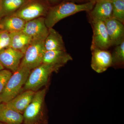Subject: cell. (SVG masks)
Returning a JSON list of instances; mask_svg holds the SVG:
<instances>
[{
    "mask_svg": "<svg viewBox=\"0 0 124 124\" xmlns=\"http://www.w3.org/2000/svg\"><path fill=\"white\" fill-rule=\"evenodd\" d=\"M95 3L90 1L84 4H77L73 2L64 1L50 6L45 17V24L48 28H52L64 18L81 11H91Z\"/></svg>",
    "mask_w": 124,
    "mask_h": 124,
    "instance_id": "6da1fadb",
    "label": "cell"
},
{
    "mask_svg": "<svg viewBox=\"0 0 124 124\" xmlns=\"http://www.w3.org/2000/svg\"><path fill=\"white\" fill-rule=\"evenodd\" d=\"M46 93V89L35 92L31 101L23 114V124H48L44 106Z\"/></svg>",
    "mask_w": 124,
    "mask_h": 124,
    "instance_id": "7a4b0ae2",
    "label": "cell"
},
{
    "mask_svg": "<svg viewBox=\"0 0 124 124\" xmlns=\"http://www.w3.org/2000/svg\"><path fill=\"white\" fill-rule=\"evenodd\" d=\"M31 70L19 66L13 73L0 95V103H6L20 93L28 78Z\"/></svg>",
    "mask_w": 124,
    "mask_h": 124,
    "instance_id": "3957f363",
    "label": "cell"
},
{
    "mask_svg": "<svg viewBox=\"0 0 124 124\" xmlns=\"http://www.w3.org/2000/svg\"><path fill=\"white\" fill-rule=\"evenodd\" d=\"M59 68L51 64L42 63L31 72L24 85L25 90L36 92L47 84L51 73Z\"/></svg>",
    "mask_w": 124,
    "mask_h": 124,
    "instance_id": "277c9868",
    "label": "cell"
},
{
    "mask_svg": "<svg viewBox=\"0 0 124 124\" xmlns=\"http://www.w3.org/2000/svg\"><path fill=\"white\" fill-rule=\"evenodd\" d=\"M50 6L46 0H29L13 15L27 22L40 17H45Z\"/></svg>",
    "mask_w": 124,
    "mask_h": 124,
    "instance_id": "5b68a950",
    "label": "cell"
},
{
    "mask_svg": "<svg viewBox=\"0 0 124 124\" xmlns=\"http://www.w3.org/2000/svg\"><path fill=\"white\" fill-rule=\"evenodd\" d=\"M46 50L44 41L33 40L25 51L20 66L31 70L42 63L43 56Z\"/></svg>",
    "mask_w": 124,
    "mask_h": 124,
    "instance_id": "8992f818",
    "label": "cell"
},
{
    "mask_svg": "<svg viewBox=\"0 0 124 124\" xmlns=\"http://www.w3.org/2000/svg\"><path fill=\"white\" fill-rule=\"evenodd\" d=\"M93 35L91 49H95L107 50L111 46L110 41L103 21L91 20Z\"/></svg>",
    "mask_w": 124,
    "mask_h": 124,
    "instance_id": "52a82bcc",
    "label": "cell"
},
{
    "mask_svg": "<svg viewBox=\"0 0 124 124\" xmlns=\"http://www.w3.org/2000/svg\"><path fill=\"white\" fill-rule=\"evenodd\" d=\"M22 31L32 40L44 41L48 33L49 28L45 24V17H40L26 22Z\"/></svg>",
    "mask_w": 124,
    "mask_h": 124,
    "instance_id": "ba28073f",
    "label": "cell"
},
{
    "mask_svg": "<svg viewBox=\"0 0 124 124\" xmlns=\"http://www.w3.org/2000/svg\"><path fill=\"white\" fill-rule=\"evenodd\" d=\"M24 54L21 51L8 47L0 50V63L4 68L14 73L20 66Z\"/></svg>",
    "mask_w": 124,
    "mask_h": 124,
    "instance_id": "9c48e42d",
    "label": "cell"
},
{
    "mask_svg": "<svg viewBox=\"0 0 124 124\" xmlns=\"http://www.w3.org/2000/svg\"><path fill=\"white\" fill-rule=\"evenodd\" d=\"M91 50V67L96 72L101 73L112 66L111 54L109 51L98 49Z\"/></svg>",
    "mask_w": 124,
    "mask_h": 124,
    "instance_id": "30bf717a",
    "label": "cell"
},
{
    "mask_svg": "<svg viewBox=\"0 0 124 124\" xmlns=\"http://www.w3.org/2000/svg\"><path fill=\"white\" fill-rule=\"evenodd\" d=\"M104 22L111 46H116L124 41V23L112 18Z\"/></svg>",
    "mask_w": 124,
    "mask_h": 124,
    "instance_id": "8fae6325",
    "label": "cell"
},
{
    "mask_svg": "<svg viewBox=\"0 0 124 124\" xmlns=\"http://www.w3.org/2000/svg\"><path fill=\"white\" fill-rule=\"evenodd\" d=\"M112 4L111 1L99 0L95 2L93 9L90 11L91 20L105 22L112 18Z\"/></svg>",
    "mask_w": 124,
    "mask_h": 124,
    "instance_id": "7c38bea8",
    "label": "cell"
},
{
    "mask_svg": "<svg viewBox=\"0 0 124 124\" xmlns=\"http://www.w3.org/2000/svg\"><path fill=\"white\" fill-rule=\"evenodd\" d=\"M72 60L71 56L66 50H50L45 52L42 63L51 64L60 69Z\"/></svg>",
    "mask_w": 124,
    "mask_h": 124,
    "instance_id": "4fadbf2b",
    "label": "cell"
},
{
    "mask_svg": "<svg viewBox=\"0 0 124 124\" xmlns=\"http://www.w3.org/2000/svg\"><path fill=\"white\" fill-rule=\"evenodd\" d=\"M35 93L32 90H26L5 103L8 107L23 115L31 101Z\"/></svg>",
    "mask_w": 124,
    "mask_h": 124,
    "instance_id": "5bb4252c",
    "label": "cell"
},
{
    "mask_svg": "<svg viewBox=\"0 0 124 124\" xmlns=\"http://www.w3.org/2000/svg\"><path fill=\"white\" fill-rule=\"evenodd\" d=\"M10 33L9 47L24 54L32 41V38L22 31Z\"/></svg>",
    "mask_w": 124,
    "mask_h": 124,
    "instance_id": "9a60e30c",
    "label": "cell"
},
{
    "mask_svg": "<svg viewBox=\"0 0 124 124\" xmlns=\"http://www.w3.org/2000/svg\"><path fill=\"white\" fill-rule=\"evenodd\" d=\"M1 18L0 29L9 33L22 31L26 22L14 15L8 16Z\"/></svg>",
    "mask_w": 124,
    "mask_h": 124,
    "instance_id": "2e32d148",
    "label": "cell"
},
{
    "mask_svg": "<svg viewBox=\"0 0 124 124\" xmlns=\"http://www.w3.org/2000/svg\"><path fill=\"white\" fill-rule=\"evenodd\" d=\"M0 122L5 124H23V116L5 103H0Z\"/></svg>",
    "mask_w": 124,
    "mask_h": 124,
    "instance_id": "e0dca14e",
    "label": "cell"
},
{
    "mask_svg": "<svg viewBox=\"0 0 124 124\" xmlns=\"http://www.w3.org/2000/svg\"><path fill=\"white\" fill-rule=\"evenodd\" d=\"M44 46L46 51L66 50L62 35L53 28H49L48 33L44 40Z\"/></svg>",
    "mask_w": 124,
    "mask_h": 124,
    "instance_id": "ac0fdd59",
    "label": "cell"
},
{
    "mask_svg": "<svg viewBox=\"0 0 124 124\" xmlns=\"http://www.w3.org/2000/svg\"><path fill=\"white\" fill-rule=\"evenodd\" d=\"M29 0H1L0 18L13 15Z\"/></svg>",
    "mask_w": 124,
    "mask_h": 124,
    "instance_id": "d6986e66",
    "label": "cell"
},
{
    "mask_svg": "<svg viewBox=\"0 0 124 124\" xmlns=\"http://www.w3.org/2000/svg\"><path fill=\"white\" fill-rule=\"evenodd\" d=\"M112 4V18L124 23V1L121 0L111 1Z\"/></svg>",
    "mask_w": 124,
    "mask_h": 124,
    "instance_id": "ffe728a7",
    "label": "cell"
},
{
    "mask_svg": "<svg viewBox=\"0 0 124 124\" xmlns=\"http://www.w3.org/2000/svg\"><path fill=\"white\" fill-rule=\"evenodd\" d=\"M112 66L122 65L124 62V41L116 46L111 54Z\"/></svg>",
    "mask_w": 124,
    "mask_h": 124,
    "instance_id": "44dd1931",
    "label": "cell"
},
{
    "mask_svg": "<svg viewBox=\"0 0 124 124\" xmlns=\"http://www.w3.org/2000/svg\"><path fill=\"white\" fill-rule=\"evenodd\" d=\"M13 73L7 69H2L0 71V95L7 84Z\"/></svg>",
    "mask_w": 124,
    "mask_h": 124,
    "instance_id": "7402d4cb",
    "label": "cell"
},
{
    "mask_svg": "<svg viewBox=\"0 0 124 124\" xmlns=\"http://www.w3.org/2000/svg\"><path fill=\"white\" fill-rule=\"evenodd\" d=\"M10 39V33L0 29V50L9 47Z\"/></svg>",
    "mask_w": 124,
    "mask_h": 124,
    "instance_id": "603a6c76",
    "label": "cell"
},
{
    "mask_svg": "<svg viewBox=\"0 0 124 124\" xmlns=\"http://www.w3.org/2000/svg\"><path fill=\"white\" fill-rule=\"evenodd\" d=\"M51 6L58 4L61 2V0H46Z\"/></svg>",
    "mask_w": 124,
    "mask_h": 124,
    "instance_id": "cb8c5ba5",
    "label": "cell"
},
{
    "mask_svg": "<svg viewBox=\"0 0 124 124\" xmlns=\"http://www.w3.org/2000/svg\"><path fill=\"white\" fill-rule=\"evenodd\" d=\"M85 0H64V1H70V2H71V1H83ZM90 1V0H89Z\"/></svg>",
    "mask_w": 124,
    "mask_h": 124,
    "instance_id": "d4e9b609",
    "label": "cell"
},
{
    "mask_svg": "<svg viewBox=\"0 0 124 124\" xmlns=\"http://www.w3.org/2000/svg\"><path fill=\"white\" fill-rule=\"evenodd\" d=\"M4 69V68L3 67V66H2V65H1V64L0 63V71L1 70H2V69Z\"/></svg>",
    "mask_w": 124,
    "mask_h": 124,
    "instance_id": "484cf974",
    "label": "cell"
},
{
    "mask_svg": "<svg viewBox=\"0 0 124 124\" xmlns=\"http://www.w3.org/2000/svg\"><path fill=\"white\" fill-rule=\"evenodd\" d=\"M99 0H90V1H93V2L95 3V2H97V1Z\"/></svg>",
    "mask_w": 124,
    "mask_h": 124,
    "instance_id": "4316f807",
    "label": "cell"
},
{
    "mask_svg": "<svg viewBox=\"0 0 124 124\" xmlns=\"http://www.w3.org/2000/svg\"><path fill=\"white\" fill-rule=\"evenodd\" d=\"M0 124H4V123H1V122H0Z\"/></svg>",
    "mask_w": 124,
    "mask_h": 124,
    "instance_id": "83f0119b",
    "label": "cell"
},
{
    "mask_svg": "<svg viewBox=\"0 0 124 124\" xmlns=\"http://www.w3.org/2000/svg\"><path fill=\"white\" fill-rule=\"evenodd\" d=\"M122 0V1H124V0Z\"/></svg>",
    "mask_w": 124,
    "mask_h": 124,
    "instance_id": "f1b7e54d",
    "label": "cell"
},
{
    "mask_svg": "<svg viewBox=\"0 0 124 124\" xmlns=\"http://www.w3.org/2000/svg\"><path fill=\"white\" fill-rule=\"evenodd\" d=\"M108 0L112 1L113 0Z\"/></svg>",
    "mask_w": 124,
    "mask_h": 124,
    "instance_id": "f546056e",
    "label": "cell"
},
{
    "mask_svg": "<svg viewBox=\"0 0 124 124\" xmlns=\"http://www.w3.org/2000/svg\"><path fill=\"white\" fill-rule=\"evenodd\" d=\"M0 1H1V0H0Z\"/></svg>",
    "mask_w": 124,
    "mask_h": 124,
    "instance_id": "4dcf8cb0",
    "label": "cell"
}]
</instances>
